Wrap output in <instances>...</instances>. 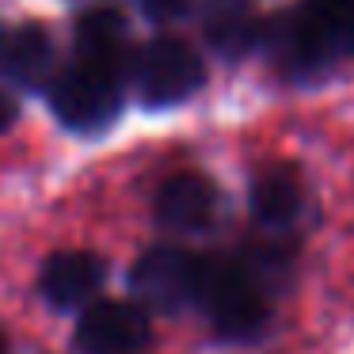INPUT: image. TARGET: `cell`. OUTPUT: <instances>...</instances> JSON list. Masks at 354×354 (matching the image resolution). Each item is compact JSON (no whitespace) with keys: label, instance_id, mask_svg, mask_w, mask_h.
I'll return each mask as SVG.
<instances>
[{"label":"cell","instance_id":"6da1fadb","mask_svg":"<svg viewBox=\"0 0 354 354\" xmlns=\"http://www.w3.org/2000/svg\"><path fill=\"white\" fill-rule=\"evenodd\" d=\"M259 46L290 77H313L354 57V0H305L293 16L263 24Z\"/></svg>","mask_w":354,"mask_h":354},{"label":"cell","instance_id":"7a4b0ae2","mask_svg":"<svg viewBox=\"0 0 354 354\" xmlns=\"http://www.w3.org/2000/svg\"><path fill=\"white\" fill-rule=\"evenodd\" d=\"M198 305L225 339H255L270 320V297L240 270L236 259H206Z\"/></svg>","mask_w":354,"mask_h":354},{"label":"cell","instance_id":"3957f363","mask_svg":"<svg viewBox=\"0 0 354 354\" xmlns=\"http://www.w3.org/2000/svg\"><path fill=\"white\" fill-rule=\"evenodd\" d=\"M50 107L69 130H80V133L107 130L118 118V107H122V77L77 62L54 80Z\"/></svg>","mask_w":354,"mask_h":354},{"label":"cell","instance_id":"277c9868","mask_svg":"<svg viewBox=\"0 0 354 354\" xmlns=\"http://www.w3.org/2000/svg\"><path fill=\"white\" fill-rule=\"evenodd\" d=\"M133 84L138 95L149 107H171V103H183L206 84V69H202V57L187 46L183 39H153L138 57H133Z\"/></svg>","mask_w":354,"mask_h":354},{"label":"cell","instance_id":"5b68a950","mask_svg":"<svg viewBox=\"0 0 354 354\" xmlns=\"http://www.w3.org/2000/svg\"><path fill=\"white\" fill-rule=\"evenodd\" d=\"M202 267L206 259L183 252V248H153L145 252L130 270V290L141 301V308L153 313H179L191 301H198L202 290Z\"/></svg>","mask_w":354,"mask_h":354},{"label":"cell","instance_id":"8992f818","mask_svg":"<svg viewBox=\"0 0 354 354\" xmlns=\"http://www.w3.org/2000/svg\"><path fill=\"white\" fill-rule=\"evenodd\" d=\"M149 316L130 301H95L80 313L77 351L80 354H145L149 351Z\"/></svg>","mask_w":354,"mask_h":354},{"label":"cell","instance_id":"52a82bcc","mask_svg":"<svg viewBox=\"0 0 354 354\" xmlns=\"http://www.w3.org/2000/svg\"><path fill=\"white\" fill-rule=\"evenodd\" d=\"M198 27H202V39L209 42V50L225 62L248 57L263 39L255 0H202Z\"/></svg>","mask_w":354,"mask_h":354},{"label":"cell","instance_id":"ba28073f","mask_svg":"<svg viewBox=\"0 0 354 354\" xmlns=\"http://www.w3.org/2000/svg\"><path fill=\"white\" fill-rule=\"evenodd\" d=\"M217 214V191L198 171H179L156 191V221L171 232H202Z\"/></svg>","mask_w":354,"mask_h":354},{"label":"cell","instance_id":"9c48e42d","mask_svg":"<svg viewBox=\"0 0 354 354\" xmlns=\"http://www.w3.org/2000/svg\"><path fill=\"white\" fill-rule=\"evenodd\" d=\"M0 77L16 88H46L54 77V46L35 24L0 31Z\"/></svg>","mask_w":354,"mask_h":354},{"label":"cell","instance_id":"30bf717a","mask_svg":"<svg viewBox=\"0 0 354 354\" xmlns=\"http://www.w3.org/2000/svg\"><path fill=\"white\" fill-rule=\"evenodd\" d=\"M107 267L92 252H57L42 267V297L54 308H80L100 293Z\"/></svg>","mask_w":354,"mask_h":354},{"label":"cell","instance_id":"8fae6325","mask_svg":"<svg viewBox=\"0 0 354 354\" xmlns=\"http://www.w3.org/2000/svg\"><path fill=\"white\" fill-rule=\"evenodd\" d=\"M301 214H305V187H301V176L293 168L278 164L252 183V217L267 232L297 229Z\"/></svg>","mask_w":354,"mask_h":354},{"label":"cell","instance_id":"7c38bea8","mask_svg":"<svg viewBox=\"0 0 354 354\" xmlns=\"http://www.w3.org/2000/svg\"><path fill=\"white\" fill-rule=\"evenodd\" d=\"M77 62L122 77V69L130 65V46H126V19L118 16V12L92 8L88 16H80V24H77Z\"/></svg>","mask_w":354,"mask_h":354},{"label":"cell","instance_id":"4fadbf2b","mask_svg":"<svg viewBox=\"0 0 354 354\" xmlns=\"http://www.w3.org/2000/svg\"><path fill=\"white\" fill-rule=\"evenodd\" d=\"M240 270H244L248 278H252L255 286H259L263 293H278V290H286V282H290V270H293V259H290V252H286L282 244H252L244 255H240Z\"/></svg>","mask_w":354,"mask_h":354},{"label":"cell","instance_id":"5bb4252c","mask_svg":"<svg viewBox=\"0 0 354 354\" xmlns=\"http://www.w3.org/2000/svg\"><path fill=\"white\" fill-rule=\"evenodd\" d=\"M141 12H145L153 24H171V19H179L187 12V4L191 0H138Z\"/></svg>","mask_w":354,"mask_h":354},{"label":"cell","instance_id":"9a60e30c","mask_svg":"<svg viewBox=\"0 0 354 354\" xmlns=\"http://www.w3.org/2000/svg\"><path fill=\"white\" fill-rule=\"evenodd\" d=\"M16 115H19V107H16V100H12L4 88H0V133L8 130L12 122H16Z\"/></svg>","mask_w":354,"mask_h":354},{"label":"cell","instance_id":"2e32d148","mask_svg":"<svg viewBox=\"0 0 354 354\" xmlns=\"http://www.w3.org/2000/svg\"><path fill=\"white\" fill-rule=\"evenodd\" d=\"M0 354H4V339H0Z\"/></svg>","mask_w":354,"mask_h":354}]
</instances>
